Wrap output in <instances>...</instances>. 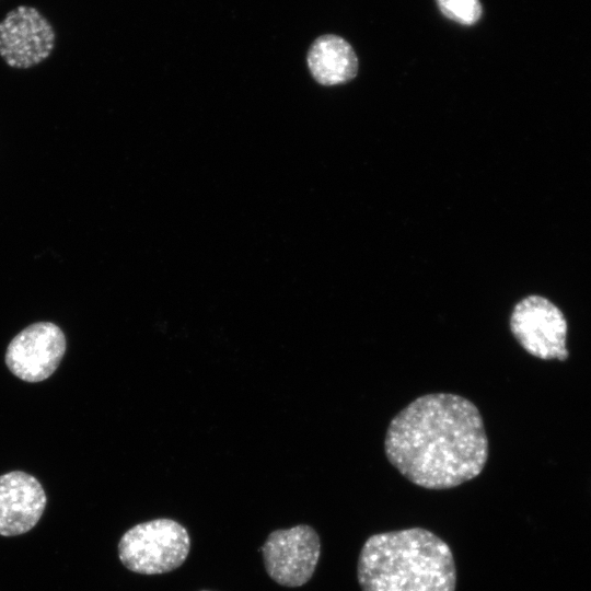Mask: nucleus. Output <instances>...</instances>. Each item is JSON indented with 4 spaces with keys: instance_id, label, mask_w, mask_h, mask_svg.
Wrapping results in <instances>:
<instances>
[{
    "instance_id": "nucleus-3",
    "label": "nucleus",
    "mask_w": 591,
    "mask_h": 591,
    "mask_svg": "<svg viewBox=\"0 0 591 591\" xmlns=\"http://www.w3.org/2000/svg\"><path fill=\"white\" fill-rule=\"evenodd\" d=\"M117 549L120 563L128 570L161 575L184 564L190 551V537L179 522L161 518L127 530Z\"/></svg>"
},
{
    "instance_id": "nucleus-6",
    "label": "nucleus",
    "mask_w": 591,
    "mask_h": 591,
    "mask_svg": "<svg viewBox=\"0 0 591 591\" xmlns=\"http://www.w3.org/2000/svg\"><path fill=\"white\" fill-rule=\"evenodd\" d=\"M55 43L53 24L35 7L18 5L0 21V57L11 68L39 65L50 56Z\"/></svg>"
},
{
    "instance_id": "nucleus-5",
    "label": "nucleus",
    "mask_w": 591,
    "mask_h": 591,
    "mask_svg": "<svg viewBox=\"0 0 591 591\" xmlns=\"http://www.w3.org/2000/svg\"><path fill=\"white\" fill-rule=\"evenodd\" d=\"M264 567L276 583L298 588L310 581L321 555L314 528L299 524L270 532L262 546Z\"/></svg>"
},
{
    "instance_id": "nucleus-1",
    "label": "nucleus",
    "mask_w": 591,
    "mask_h": 591,
    "mask_svg": "<svg viewBox=\"0 0 591 591\" xmlns=\"http://www.w3.org/2000/svg\"><path fill=\"white\" fill-rule=\"evenodd\" d=\"M389 462L410 483L449 489L477 477L488 460V438L478 408L457 394L417 397L390 421Z\"/></svg>"
},
{
    "instance_id": "nucleus-7",
    "label": "nucleus",
    "mask_w": 591,
    "mask_h": 591,
    "mask_svg": "<svg viewBox=\"0 0 591 591\" xmlns=\"http://www.w3.org/2000/svg\"><path fill=\"white\" fill-rule=\"evenodd\" d=\"M66 337L51 322H37L22 329L9 344L5 364L19 379L40 382L59 367L66 352Z\"/></svg>"
},
{
    "instance_id": "nucleus-11",
    "label": "nucleus",
    "mask_w": 591,
    "mask_h": 591,
    "mask_svg": "<svg viewBox=\"0 0 591 591\" xmlns=\"http://www.w3.org/2000/svg\"><path fill=\"white\" fill-rule=\"evenodd\" d=\"M199 591H211V590H199Z\"/></svg>"
},
{
    "instance_id": "nucleus-10",
    "label": "nucleus",
    "mask_w": 591,
    "mask_h": 591,
    "mask_svg": "<svg viewBox=\"0 0 591 591\" xmlns=\"http://www.w3.org/2000/svg\"><path fill=\"white\" fill-rule=\"evenodd\" d=\"M441 13L456 23L473 25L482 16L479 0H436Z\"/></svg>"
},
{
    "instance_id": "nucleus-8",
    "label": "nucleus",
    "mask_w": 591,
    "mask_h": 591,
    "mask_svg": "<svg viewBox=\"0 0 591 591\" xmlns=\"http://www.w3.org/2000/svg\"><path fill=\"white\" fill-rule=\"evenodd\" d=\"M47 497L39 480L22 471L0 475V535L31 531L42 518Z\"/></svg>"
},
{
    "instance_id": "nucleus-4",
    "label": "nucleus",
    "mask_w": 591,
    "mask_h": 591,
    "mask_svg": "<svg viewBox=\"0 0 591 591\" xmlns=\"http://www.w3.org/2000/svg\"><path fill=\"white\" fill-rule=\"evenodd\" d=\"M509 327L519 345L542 360L566 361L568 323L563 311L549 299L530 294L512 308Z\"/></svg>"
},
{
    "instance_id": "nucleus-9",
    "label": "nucleus",
    "mask_w": 591,
    "mask_h": 591,
    "mask_svg": "<svg viewBox=\"0 0 591 591\" xmlns=\"http://www.w3.org/2000/svg\"><path fill=\"white\" fill-rule=\"evenodd\" d=\"M306 62L314 80L323 85L345 83L358 72L355 50L344 38L333 34L322 35L312 43Z\"/></svg>"
},
{
    "instance_id": "nucleus-2",
    "label": "nucleus",
    "mask_w": 591,
    "mask_h": 591,
    "mask_svg": "<svg viewBox=\"0 0 591 591\" xmlns=\"http://www.w3.org/2000/svg\"><path fill=\"white\" fill-rule=\"evenodd\" d=\"M357 577L362 591H455L456 587L450 546L424 528L369 536L359 553Z\"/></svg>"
}]
</instances>
